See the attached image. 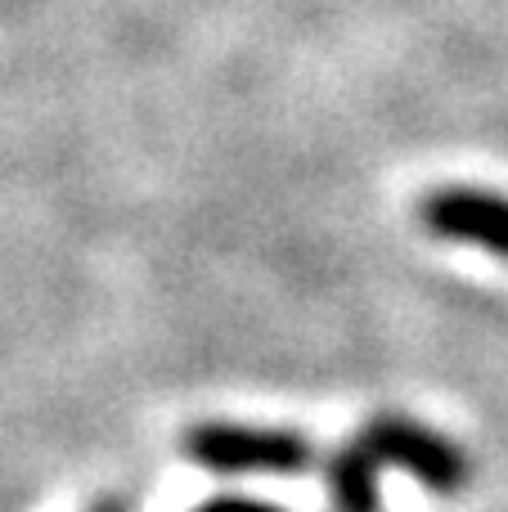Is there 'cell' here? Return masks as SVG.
<instances>
[{
    "mask_svg": "<svg viewBox=\"0 0 508 512\" xmlns=\"http://www.w3.org/2000/svg\"><path fill=\"white\" fill-rule=\"evenodd\" d=\"M185 454L225 477H302L315 463V445L288 427L198 423L185 432Z\"/></svg>",
    "mask_w": 508,
    "mask_h": 512,
    "instance_id": "cell-1",
    "label": "cell"
},
{
    "mask_svg": "<svg viewBox=\"0 0 508 512\" xmlns=\"http://www.w3.org/2000/svg\"><path fill=\"white\" fill-rule=\"evenodd\" d=\"M356 445L378 463V468H401L410 472L419 486L437 490V495H459L473 477V463L450 436L432 432V427L414 423L405 414H383L356 436Z\"/></svg>",
    "mask_w": 508,
    "mask_h": 512,
    "instance_id": "cell-2",
    "label": "cell"
},
{
    "mask_svg": "<svg viewBox=\"0 0 508 512\" xmlns=\"http://www.w3.org/2000/svg\"><path fill=\"white\" fill-rule=\"evenodd\" d=\"M419 221L428 234L446 243H473V248L508 261V198L491 189L446 185L419 203Z\"/></svg>",
    "mask_w": 508,
    "mask_h": 512,
    "instance_id": "cell-3",
    "label": "cell"
},
{
    "mask_svg": "<svg viewBox=\"0 0 508 512\" xmlns=\"http://www.w3.org/2000/svg\"><path fill=\"white\" fill-rule=\"evenodd\" d=\"M324 477H329L333 512H383V504H378V463L356 441L329 454Z\"/></svg>",
    "mask_w": 508,
    "mask_h": 512,
    "instance_id": "cell-4",
    "label": "cell"
},
{
    "mask_svg": "<svg viewBox=\"0 0 508 512\" xmlns=\"http://www.w3.org/2000/svg\"><path fill=\"white\" fill-rule=\"evenodd\" d=\"M194 512H284V508L266 504V499H248V495H221V499H207Z\"/></svg>",
    "mask_w": 508,
    "mask_h": 512,
    "instance_id": "cell-5",
    "label": "cell"
},
{
    "mask_svg": "<svg viewBox=\"0 0 508 512\" xmlns=\"http://www.w3.org/2000/svg\"><path fill=\"white\" fill-rule=\"evenodd\" d=\"M99 512H126L122 504H104V508H99Z\"/></svg>",
    "mask_w": 508,
    "mask_h": 512,
    "instance_id": "cell-6",
    "label": "cell"
}]
</instances>
